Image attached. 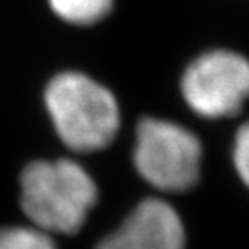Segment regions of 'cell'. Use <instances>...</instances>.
I'll return each mask as SVG.
<instances>
[{
	"label": "cell",
	"mask_w": 249,
	"mask_h": 249,
	"mask_svg": "<svg viewBox=\"0 0 249 249\" xmlns=\"http://www.w3.org/2000/svg\"><path fill=\"white\" fill-rule=\"evenodd\" d=\"M233 163L239 177L249 187V121L241 126L233 145Z\"/></svg>",
	"instance_id": "cell-8"
},
{
	"label": "cell",
	"mask_w": 249,
	"mask_h": 249,
	"mask_svg": "<svg viewBox=\"0 0 249 249\" xmlns=\"http://www.w3.org/2000/svg\"><path fill=\"white\" fill-rule=\"evenodd\" d=\"M185 229L173 206L145 199L97 249H183Z\"/></svg>",
	"instance_id": "cell-5"
},
{
	"label": "cell",
	"mask_w": 249,
	"mask_h": 249,
	"mask_svg": "<svg viewBox=\"0 0 249 249\" xmlns=\"http://www.w3.org/2000/svg\"><path fill=\"white\" fill-rule=\"evenodd\" d=\"M49 4L68 23L93 24L111 12L114 0H49Z\"/></svg>",
	"instance_id": "cell-6"
},
{
	"label": "cell",
	"mask_w": 249,
	"mask_h": 249,
	"mask_svg": "<svg viewBox=\"0 0 249 249\" xmlns=\"http://www.w3.org/2000/svg\"><path fill=\"white\" fill-rule=\"evenodd\" d=\"M55 132L76 152H97L107 147L120 128V107L106 87L87 74L61 73L45 92Z\"/></svg>",
	"instance_id": "cell-2"
},
{
	"label": "cell",
	"mask_w": 249,
	"mask_h": 249,
	"mask_svg": "<svg viewBox=\"0 0 249 249\" xmlns=\"http://www.w3.org/2000/svg\"><path fill=\"white\" fill-rule=\"evenodd\" d=\"M0 249H55V244L35 227H7L0 230Z\"/></svg>",
	"instance_id": "cell-7"
},
{
	"label": "cell",
	"mask_w": 249,
	"mask_h": 249,
	"mask_svg": "<svg viewBox=\"0 0 249 249\" xmlns=\"http://www.w3.org/2000/svg\"><path fill=\"white\" fill-rule=\"evenodd\" d=\"M202 147L182 124L145 118L137 126L133 161L140 177L158 191H189L199 178Z\"/></svg>",
	"instance_id": "cell-3"
},
{
	"label": "cell",
	"mask_w": 249,
	"mask_h": 249,
	"mask_svg": "<svg viewBox=\"0 0 249 249\" xmlns=\"http://www.w3.org/2000/svg\"><path fill=\"white\" fill-rule=\"evenodd\" d=\"M182 92L201 116H233L249 99V61L229 51L208 52L187 68Z\"/></svg>",
	"instance_id": "cell-4"
},
{
	"label": "cell",
	"mask_w": 249,
	"mask_h": 249,
	"mask_svg": "<svg viewBox=\"0 0 249 249\" xmlns=\"http://www.w3.org/2000/svg\"><path fill=\"white\" fill-rule=\"evenodd\" d=\"M95 201L97 185L74 161H35L21 175L23 213L49 235L76 233Z\"/></svg>",
	"instance_id": "cell-1"
}]
</instances>
